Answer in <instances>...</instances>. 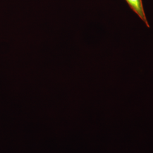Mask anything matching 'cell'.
<instances>
[{"label":"cell","mask_w":153,"mask_h":153,"mask_svg":"<svg viewBox=\"0 0 153 153\" xmlns=\"http://www.w3.org/2000/svg\"><path fill=\"white\" fill-rule=\"evenodd\" d=\"M129 7L144 22L148 27H150L144 11L142 0H126Z\"/></svg>","instance_id":"1"}]
</instances>
